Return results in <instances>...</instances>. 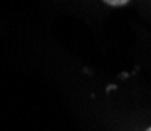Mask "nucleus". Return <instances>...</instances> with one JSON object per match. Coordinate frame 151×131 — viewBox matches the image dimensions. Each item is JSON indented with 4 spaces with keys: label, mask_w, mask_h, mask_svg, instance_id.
Listing matches in <instances>:
<instances>
[{
    "label": "nucleus",
    "mask_w": 151,
    "mask_h": 131,
    "mask_svg": "<svg viewBox=\"0 0 151 131\" xmlns=\"http://www.w3.org/2000/svg\"><path fill=\"white\" fill-rule=\"evenodd\" d=\"M145 131H151V126H150V128H146V130H145Z\"/></svg>",
    "instance_id": "nucleus-2"
},
{
    "label": "nucleus",
    "mask_w": 151,
    "mask_h": 131,
    "mask_svg": "<svg viewBox=\"0 0 151 131\" xmlns=\"http://www.w3.org/2000/svg\"><path fill=\"white\" fill-rule=\"evenodd\" d=\"M102 2H106L107 5H110V7H123V5H126L129 0H102Z\"/></svg>",
    "instance_id": "nucleus-1"
}]
</instances>
